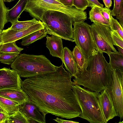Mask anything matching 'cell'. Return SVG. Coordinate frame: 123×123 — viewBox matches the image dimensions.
Wrapping results in <instances>:
<instances>
[{
	"mask_svg": "<svg viewBox=\"0 0 123 123\" xmlns=\"http://www.w3.org/2000/svg\"><path fill=\"white\" fill-rule=\"evenodd\" d=\"M19 110L28 120L31 119L37 123H46L45 116L47 114L29 99L20 105Z\"/></svg>",
	"mask_w": 123,
	"mask_h": 123,
	"instance_id": "12",
	"label": "cell"
},
{
	"mask_svg": "<svg viewBox=\"0 0 123 123\" xmlns=\"http://www.w3.org/2000/svg\"><path fill=\"white\" fill-rule=\"evenodd\" d=\"M3 0H0V31L4 28V25L8 22L6 15L9 8L6 6Z\"/></svg>",
	"mask_w": 123,
	"mask_h": 123,
	"instance_id": "27",
	"label": "cell"
},
{
	"mask_svg": "<svg viewBox=\"0 0 123 123\" xmlns=\"http://www.w3.org/2000/svg\"><path fill=\"white\" fill-rule=\"evenodd\" d=\"M20 77L30 78L55 72L56 67L43 55L20 54L11 64Z\"/></svg>",
	"mask_w": 123,
	"mask_h": 123,
	"instance_id": "4",
	"label": "cell"
},
{
	"mask_svg": "<svg viewBox=\"0 0 123 123\" xmlns=\"http://www.w3.org/2000/svg\"><path fill=\"white\" fill-rule=\"evenodd\" d=\"M28 0H19L17 4L11 9L9 10L6 15L8 22L12 25L18 20L22 13L24 11Z\"/></svg>",
	"mask_w": 123,
	"mask_h": 123,
	"instance_id": "16",
	"label": "cell"
},
{
	"mask_svg": "<svg viewBox=\"0 0 123 123\" xmlns=\"http://www.w3.org/2000/svg\"><path fill=\"white\" fill-rule=\"evenodd\" d=\"M89 4V7L92 8L96 6L99 8L103 7V5L99 3L97 0H86Z\"/></svg>",
	"mask_w": 123,
	"mask_h": 123,
	"instance_id": "33",
	"label": "cell"
},
{
	"mask_svg": "<svg viewBox=\"0 0 123 123\" xmlns=\"http://www.w3.org/2000/svg\"><path fill=\"white\" fill-rule=\"evenodd\" d=\"M100 10L102 16L111 24L110 16L111 10L109 8L105 7L100 8Z\"/></svg>",
	"mask_w": 123,
	"mask_h": 123,
	"instance_id": "32",
	"label": "cell"
},
{
	"mask_svg": "<svg viewBox=\"0 0 123 123\" xmlns=\"http://www.w3.org/2000/svg\"><path fill=\"white\" fill-rule=\"evenodd\" d=\"M112 71L103 53L94 49L82 68L78 70L73 79L74 85L99 92L110 85Z\"/></svg>",
	"mask_w": 123,
	"mask_h": 123,
	"instance_id": "2",
	"label": "cell"
},
{
	"mask_svg": "<svg viewBox=\"0 0 123 123\" xmlns=\"http://www.w3.org/2000/svg\"><path fill=\"white\" fill-rule=\"evenodd\" d=\"M6 123H29L27 118L19 110L15 113L8 116Z\"/></svg>",
	"mask_w": 123,
	"mask_h": 123,
	"instance_id": "25",
	"label": "cell"
},
{
	"mask_svg": "<svg viewBox=\"0 0 123 123\" xmlns=\"http://www.w3.org/2000/svg\"><path fill=\"white\" fill-rule=\"evenodd\" d=\"M53 119L59 123H79V122L66 120L58 117H57L55 119Z\"/></svg>",
	"mask_w": 123,
	"mask_h": 123,
	"instance_id": "36",
	"label": "cell"
},
{
	"mask_svg": "<svg viewBox=\"0 0 123 123\" xmlns=\"http://www.w3.org/2000/svg\"><path fill=\"white\" fill-rule=\"evenodd\" d=\"M73 6L79 10L84 11L89 7L86 0H73Z\"/></svg>",
	"mask_w": 123,
	"mask_h": 123,
	"instance_id": "30",
	"label": "cell"
},
{
	"mask_svg": "<svg viewBox=\"0 0 123 123\" xmlns=\"http://www.w3.org/2000/svg\"><path fill=\"white\" fill-rule=\"evenodd\" d=\"M58 1L63 5L68 6H73V0H58Z\"/></svg>",
	"mask_w": 123,
	"mask_h": 123,
	"instance_id": "35",
	"label": "cell"
},
{
	"mask_svg": "<svg viewBox=\"0 0 123 123\" xmlns=\"http://www.w3.org/2000/svg\"><path fill=\"white\" fill-rule=\"evenodd\" d=\"M89 18L92 22L93 23H97L110 28L111 24L102 16L100 10V8L96 6L92 8L89 12Z\"/></svg>",
	"mask_w": 123,
	"mask_h": 123,
	"instance_id": "19",
	"label": "cell"
},
{
	"mask_svg": "<svg viewBox=\"0 0 123 123\" xmlns=\"http://www.w3.org/2000/svg\"><path fill=\"white\" fill-rule=\"evenodd\" d=\"M14 0H3L4 2H10Z\"/></svg>",
	"mask_w": 123,
	"mask_h": 123,
	"instance_id": "40",
	"label": "cell"
},
{
	"mask_svg": "<svg viewBox=\"0 0 123 123\" xmlns=\"http://www.w3.org/2000/svg\"><path fill=\"white\" fill-rule=\"evenodd\" d=\"M23 49V48L19 47L17 46L15 41L4 43L0 46V53L20 54Z\"/></svg>",
	"mask_w": 123,
	"mask_h": 123,
	"instance_id": "24",
	"label": "cell"
},
{
	"mask_svg": "<svg viewBox=\"0 0 123 123\" xmlns=\"http://www.w3.org/2000/svg\"><path fill=\"white\" fill-rule=\"evenodd\" d=\"M0 96L16 102L20 105L29 100L28 96L21 88L0 90Z\"/></svg>",
	"mask_w": 123,
	"mask_h": 123,
	"instance_id": "15",
	"label": "cell"
},
{
	"mask_svg": "<svg viewBox=\"0 0 123 123\" xmlns=\"http://www.w3.org/2000/svg\"><path fill=\"white\" fill-rule=\"evenodd\" d=\"M72 52L78 70L81 69L85 63L86 59L76 45L74 48Z\"/></svg>",
	"mask_w": 123,
	"mask_h": 123,
	"instance_id": "22",
	"label": "cell"
},
{
	"mask_svg": "<svg viewBox=\"0 0 123 123\" xmlns=\"http://www.w3.org/2000/svg\"><path fill=\"white\" fill-rule=\"evenodd\" d=\"M108 55L110 59L109 63L111 69H117L123 72V55L118 52H112Z\"/></svg>",
	"mask_w": 123,
	"mask_h": 123,
	"instance_id": "21",
	"label": "cell"
},
{
	"mask_svg": "<svg viewBox=\"0 0 123 123\" xmlns=\"http://www.w3.org/2000/svg\"><path fill=\"white\" fill-rule=\"evenodd\" d=\"M105 7L109 8L111 6L112 4L111 0H103Z\"/></svg>",
	"mask_w": 123,
	"mask_h": 123,
	"instance_id": "38",
	"label": "cell"
},
{
	"mask_svg": "<svg viewBox=\"0 0 123 123\" xmlns=\"http://www.w3.org/2000/svg\"><path fill=\"white\" fill-rule=\"evenodd\" d=\"M19 54L17 53H0V62L4 64L11 65Z\"/></svg>",
	"mask_w": 123,
	"mask_h": 123,
	"instance_id": "26",
	"label": "cell"
},
{
	"mask_svg": "<svg viewBox=\"0 0 123 123\" xmlns=\"http://www.w3.org/2000/svg\"><path fill=\"white\" fill-rule=\"evenodd\" d=\"M111 35L113 45L123 48V39L117 33L112 30Z\"/></svg>",
	"mask_w": 123,
	"mask_h": 123,
	"instance_id": "31",
	"label": "cell"
},
{
	"mask_svg": "<svg viewBox=\"0 0 123 123\" xmlns=\"http://www.w3.org/2000/svg\"><path fill=\"white\" fill-rule=\"evenodd\" d=\"M62 63L68 72L74 77L78 69L74 60L72 52L67 47L63 48Z\"/></svg>",
	"mask_w": 123,
	"mask_h": 123,
	"instance_id": "17",
	"label": "cell"
},
{
	"mask_svg": "<svg viewBox=\"0 0 123 123\" xmlns=\"http://www.w3.org/2000/svg\"><path fill=\"white\" fill-rule=\"evenodd\" d=\"M19 105L16 102L0 96V106L8 116L19 110Z\"/></svg>",
	"mask_w": 123,
	"mask_h": 123,
	"instance_id": "18",
	"label": "cell"
},
{
	"mask_svg": "<svg viewBox=\"0 0 123 123\" xmlns=\"http://www.w3.org/2000/svg\"><path fill=\"white\" fill-rule=\"evenodd\" d=\"M57 0V1H58V0Z\"/></svg>",
	"mask_w": 123,
	"mask_h": 123,
	"instance_id": "42",
	"label": "cell"
},
{
	"mask_svg": "<svg viewBox=\"0 0 123 123\" xmlns=\"http://www.w3.org/2000/svg\"><path fill=\"white\" fill-rule=\"evenodd\" d=\"M123 6V0H114V5L113 9L111 10L110 15L116 16L120 12Z\"/></svg>",
	"mask_w": 123,
	"mask_h": 123,
	"instance_id": "29",
	"label": "cell"
},
{
	"mask_svg": "<svg viewBox=\"0 0 123 123\" xmlns=\"http://www.w3.org/2000/svg\"><path fill=\"white\" fill-rule=\"evenodd\" d=\"M90 28L97 50L108 55L118 51L114 47L111 35V30L106 26L96 23L90 25Z\"/></svg>",
	"mask_w": 123,
	"mask_h": 123,
	"instance_id": "9",
	"label": "cell"
},
{
	"mask_svg": "<svg viewBox=\"0 0 123 123\" xmlns=\"http://www.w3.org/2000/svg\"><path fill=\"white\" fill-rule=\"evenodd\" d=\"M72 89L81 111L79 117L90 123H107L98 98L99 92L91 91L77 85H74Z\"/></svg>",
	"mask_w": 123,
	"mask_h": 123,
	"instance_id": "3",
	"label": "cell"
},
{
	"mask_svg": "<svg viewBox=\"0 0 123 123\" xmlns=\"http://www.w3.org/2000/svg\"><path fill=\"white\" fill-rule=\"evenodd\" d=\"M117 46L118 48V52L122 55H123V48L118 46Z\"/></svg>",
	"mask_w": 123,
	"mask_h": 123,
	"instance_id": "39",
	"label": "cell"
},
{
	"mask_svg": "<svg viewBox=\"0 0 123 123\" xmlns=\"http://www.w3.org/2000/svg\"><path fill=\"white\" fill-rule=\"evenodd\" d=\"M46 35L45 28L36 31L22 38L21 44L23 46H28L37 40L42 39Z\"/></svg>",
	"mask_w": 123,
	"mask_h": 123,
	"instance_id": "20",
	"label": "cell"
},
{
	"mask_svg": "<svg viewBox=\"0 0 123 123\" xmlns=\"http://www.w3.org/2000/svg\"><path fill=\"white\" fill-rule=\"evenodd\" d=\"M52 10L60 12L66 14L75 22L84 21L87 19L86 11L79 10L74 7L49 3L42 0H28L24 11L28 12L33 18L40 19L46 11Z\"/></svg>",
	"mask_w": 123,
	"mask_h": 123,
	"instance_id": "6",
	"label": "cell"
},
{
	"mask_svg": "<svg viewBox=\"0 0 123 123\" xmlns=\"http://www.w3.org/2000/svg\"><path fill=\"white\" fill-rule=\"evenodd\" d=\"M39 20L34 18L31 20L24 21H19L18 20L14 23L8 29L10 30H19L28 28L37 23Z\"/></svg>",
	"mask_w": 123,
	"mask_h": 123,
	"instance_id": "23",
	"label": "cell"
},
{
	"mask_svg": "<svg viewBox=\"0 0 123 123\" xmlns=\"http://www.w3.org/2000/svg\"><path fill=\"white\" fill-rule=\"evenodd\" d=\"M111 30L117 34L123 39V28L117 20L113 18L111 15L110 16Z\"/></svg>",
	"mask_w": 123,
	"mask_h": 123,
	"instance_id": "28",
	"label": "cell"
},
{
	"mask_svg": "<svg viewBox=\"0 0 123 123\" xmlns=\"http://www.w3.org/2000/svg\"><path fill=\"white\" fill-rule=\"evenodd\" d=\"M43 23L47 34L58 36L64 40L74 42L73 21L62 12L54 10L45 11L40 19Z\"/></svg>",
	"mask_w": 123,
	"mask_h": 123,
	"instance_id": "5",
	"label": "cell"
},
{
	"mask_svg": "<svg viewBox=\"0 0 123 123\" xmlns=\"http://www.w3.org/2000/svg\"><path fill=\"white\" fill-rule=\"evenodd\" d=\"M22 81L15 70L5 67L0 69V90L21 88Z\"/></svg>",
	"mask_w": 123,
	"mask_h": 123,
	"instance_id": "11",
	"label": "cell"
},
{
	"mask_svg": "<svg viewBox=\"0 0 123 123\" xmlns=\"http://www.w3.org/2000/svg\"><path fill=\"white\" fill-rule=\"evenodd\" d=\"M46 45L53 56L63 59V48L62 38L57 36H47Z\"/></svg>",
	"mask_w": 123,
	"mask_h": 123,
	"instance_id": "14",
	"label": "cell"
},
{
	"mask_svg": "<svg viewBox=\"0 0 123 123\" xmlns=\"http://www.w3.org/2000/svg\"><path fill=\"white\" fill-rule=\"evenodd\" d=\"M7 116L5 112L0 111V123H6Z\"/></svg>",
	"mask_w": 123,
	"mask_h": 123,
	"instance_id": "37",
	"label": "cell"
},
{
	"mask_svg": "<svg viewBox=\"0 0 123 123\" xmlns=\"http://www.w3.org/2000/svg\"><path fill=\"white\" fill-rule=\"evenodd\" d=\"M44 29L43 23L39 20L37 23L24 29L16 30L7 29L3 30L2 31L1 35V44L16 42L32 33Z\"/></svg>",
	"mask_w": 123,
	"mask_h": 123,
	"instance_id": "10",
	"label": "cell"
},
{
	"mask_svg": "<svg viewBox=\"0 0 123 123\" xmlns=\"http://www.w3.org/2000/svg\"><path fill=\"white\" fill-rule=\"evenodd\" d=\"M116 18L119 21V23L123 28V6L119 14L116 16Z\"/></svg>",
	"mask_w": 123,
	"mask_h": 123,
	"instance_id": "34",
	"label": "cell"
},
{
	"mask_svg": "<svg viewBox=\"0 0 123 123\" xmlns=\"http://www.w3.org/2000/svg\"><path fill=\"white\" fill-rule=\"evenodd\" d=\"M63 64L55 72L27 78L21 86L29 100L47 114L70 119L81 112L72 89V77Z\"/></svg>",
	"mask_w": 123,
	"mask_h": 123,
	"instance_id": "1",
	"label": "cell"
},
{
	"mask_svg": "<svg viewBox=\"0 0 123 123\" xmlns=\"http://www.w3.org/2000/svg\"><path fill=\"white\" fill-rule=\"evenodd\" d=\"M100 92L98 98L103 114L107 123L117 116L113 102L106 89Z\"/></svg>",
	"mask_w": 123,
	"mask_h": 123,
	"instance_id": "13",
	"label": "cell"
},
{
	"mask_svg": "<svg viewBox=\"0 0 123 123\" xmlns=\"http://www.w3.org/2000/svg\"><path fill=\"white\" fill-rule=\"evenodd\" d=\"M123 72L113 70L111 80L106 91L112 100L117 116L123 118Z\"/></svg>",
	"mask_w": 123,
	"mask_h": 123,
	"instance_id": "8",
	"label": "cell"
},
{
	"mask_svg": "<svg viewBox=\"0 0 123 123\" xmlns=\"http://www.w3.org/2000/svg\"><path fill=\"white\" fill-rule=\"evenodd\" d=\"M73 39L86 59L94 49L97 50L90 28V25L84 21L73 23Z\"/></svg>",
	"mask_w": 123,
	"mask_h": 123,
	"instance_id": "7",
	"label": "cell"
},
{
	"mask_svg": "<svg viewBox=\"0 0 123 123\" xmlns=\"http://www.w3.org/2000/svg\"><path fill=\"white\" fill-rule=\"evenodd\" d=\"M2 30L0 31V46L1 45V33Z\"/></svg>",
	"mask_w": 123,
	"mask_h": 123,
	"instance_id": "41",
	"label": "cell"
}]
</instances>
